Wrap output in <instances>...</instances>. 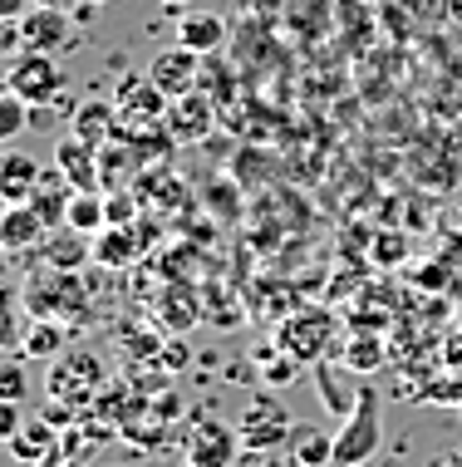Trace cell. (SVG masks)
Instances as JSON below:
<instances>
[{"label":"cell","instance_id":"obj_26","mask_svg":"<svg viewBox=\"0 0 462 467\" xmlns=\"http://www.w3.org/2000/svg\"><path fill=\"white\" fill-rule=\"evenodd\" d=\"M20 433V403H0V438H15Z\"/></svg>","mask_w":462,"mask_h":467},{"label":"cell","instance_id":"obj_13","mask_svg":"<svg viewBox=\"0 0 462 467\" xmlns=\"http://www.w3.org/2000/svg\"><path fill=\"white\" fill-rule=\"evenodd\" d=\"M74 138H84V143H94V148H104L108 143V133H118V104H104V99H89V104H79L74 109Z\"/></svg>","mask_w":462,"mask_h":467},{"label":"cell","instance_id":"obj_15","mask_svg":"<svg viewBox=\"0 0 462 467\" xmlns=\"http://www.w3.org/2000/svg\"><path fill=\"white\" fill-rule=\"evenodd\" d=\"M45 217L30 207V202H10V212H5V222H0V242H5L10 251H25V246H35V242H45Z\"/></svg>","mask_w":462,"mask_h":467},{"label":"cell","instance_id":"obj_11","mask_svg":"<svg viewBox=\"0 0 462 467\" xmlns=\"http://www.w3.org/2000/svg\"><path fill=\"white\" fill-rule=\"evenodd\" d=\"M281 339L295 359H320L324 345H330V320L324 315H295V320H285Z\"/></svg>","mask_w":462,"mask_h":467},{"label":"cell","instance_id":"obj_7","mask_svg":"<svg viewBox=\"0 0 462 467\" xmlns=\"http://www.w3.org/2000/svg\"><path fill=\"white\" fill-rule=\"evenodd\" d=\"M98 379H104L98 359H89V355H65L55 369H49V394H55L59 403H79V399H89L94 389H98Z\"/></svg>","mask_w":462,"mask_h":467},{"label":"cell","instance_id":"obj_18","mask_svg":"<svg viewBox=\"0 0 462 467\" xmlns=\"http://www.w3.org/2000/svg\"><path fill=\"white\" fill-rule=\"evenodd\" d=\"M65 226H69V232H79V236L104 232V226H108V202H104V192H74Z\"/></svg>","mask_w":462,"mask_h":467},{"label":"cell","instance_id":"obj_6","mask_svg":"<svg viewBox=\"0 0 462 467\" xmlns=\"http://www.w3.org/2000/svg\"><path fill=\"white\" fill-rule=\"evenodd\" d=\"M20 40L30 49H40V55H59V49H69V40H74V20L59 5H35L30 16L20 20Z\"/></svg>","mask_w":462,"mask_h":467},{"label":"cell","instance_id":"obj_30","mask_svg":"<svg viewBox=\"0 0 462 467\" xmlns=\"http://www.w3.org/2000/svg\"><path fill=\"white\" fill-rule=\"evenodd\" d=\"M443 467H462V448H453V452H447V458H443Z\"/></svg>","mask_w":462,"mask_h":467},{"label":"cell","instance_id":"obj_23","mask_svg":"<svg viewBox=\"0 0 462 467\" xmlns=\"http://www.w3.org/2000/svg\"><path fill=\"white\" fill-rule=\"evenodd\" d=\"M379 355L384 349L374 345V339H354V345H349V369H359V374H369V369H379Z\"/></svg>","mask_w":462,"mask_h":467},{"label":"cell","instance_id":"obj_3","mask_svg":"<svg viewBox=\"0 0 462 467\" xmlns=\"http://www.w3.org/2000/svg\"><path fill=\"white\" fill-rule=\"evenodd\" d=\"M5 89L20 94L30 109H45V104H55V99L65 94V69L55 65V55L30 49V55H15V59H10Z\"/></svg>","mask_w":462,"mask_h":467},{"label":"cell","instance_id":"obj_19","mask_svg":"<svg viewBox=\"0 0 462 467\" xmlns=\"http://www.w3.org/2000/svg\"><path fill=\"white\" fill-rule=\"evenodd\" d=\"M139 251H143V242H139V232H133V226H108L104 242L94 246V256L104 261V266H128Z\"/></svg>","mask_w":462,"mask_h":467},{"label":"cell","instance_id":"obj_4","mask_svg":"<svg viewBox=\"0 0 462 467\" xmlns=\"http://www.w3.org/2000/svg\"><path fill=\"white\" fill-rule=\"evenodd\" d=\"M162 119H168V94L153 79H128L118 89V133L158 129Z\"/></svg>","mask_w":462,"mask_h":467},{"label":"cell","instance_id":"obj_17","mask_svg":"<svg viewBox=\"0 0 462 467\" xmlns=\"http://www.w3.org/2000/svg\"><path fill=\"white\" fill-rule=\"evenodd\" d=\"M168 119H172V138H202L207 133V123H211V104L207 99H197V94H187V99H172V109H168Z\"/></svg>","mask_w":462,"mask_h":467},{"label":"cell","instance_id":"obj_25","mask_svg":"<svg viewBox=\"0 0 462 467\" xmlns=\"http://www.w3.org/2000/svg\"><path fill=\"white\" fill-rule=\"evenodd\" d=\"M104 202H108V226H133V197H118V192H104Z\"/></svg>","mask_w":462,"mask_h":467},{"label":"cell","instance_id":"obj_10","mask_svg":"<svg viewBox=\"0 0 462 467\" xmlns=\"http://www.w3.org/2000/svg\"><path fill=\"white\" fill-rule=\"evenodd\" d=\"M178 45L192 49V55H211V49L227 45V20L211 16V10H192V16L178 20Z\"/></svg>","mask_w":462,"mask_h":467},{"label":"cell","instance_id":"obj_5","mask_svg":"<svg viewBox=\"0 0 462 467\" xmlns=\"http://www.w3.org/2000/svg\"><path fill=\"white\" fill-rule=\"evenodd\" d=\"M241 452V428H227L221 419H202L187 443V467H231Z\"/></svg>","mask_w":462,"mask_h":467},{"label":"cell","instance_id":"obj_9","mask_svg":"<svg viewBox=\"0 0 462 467\" xmlns=\"http://www.w3.org/2000/svg\"><path fill=\"white\" fill-rule=\"evenodd\" d=\"M148 79H153L168 99H187V94H192V84H197V55H192V49H182V45L178 49H162L153 65H148Z\"/></svg>","mask_w":462,"mask_h":467},{"label":"cell","instance_id":"obj_8","mask_svg":"<svg viewBox=\"0 0 462 467\" xmlns=\"http://www.w3.org/2000/svg\"><path fill=\"white\" fill-rule=\"evenodd\" d=\"M55 168L74 182V192H98L104 187V178H98V148L74 138V133L55 143Z\"/></svg>","mask_w":462,"mask_h":467},{"label":"cell","instance_id":"obj_2","mask_svg":"<svg viewBox=\"0 0 462 467\" xmlns=\"http://www.w3.org/2000/svg\"><path fill=\"white\" fill-rule=\"evenodd\" d=\"M241 448L246 452H276L291 443V433H295V419H291V409H285V399L276 394H256L252 403H246V413H241Z\"/></svg>","mask_w":462,"mask_h":467},{"label":"cell","instance_id":"obj_14","mask_svg":"<svg viewBox=\"0 0 462 467\" xmlns=\"http://www.w3.org/2000/svg\"><path fill=\"white\" fill-rule=\"evenodd\" d=\"M40 178H45V168L35 158H25V153L0 158V197L5 202H30L35 187H40Z\"/></svg>","mask_w":462,"mask_h":467},{"label":"cell","instance_id":"obj_20","mask_svg":"<svg viewBox=\"0 0 462 467\" xmlns=\"http://www.w3.org/2000/svg\"><path fill=\"white\" fill-rule=\"evenodd\" d=\"M10 452H15L20 462H35V458H45V452H55V433L35 419V423H25L15 438H10Z\"/></svg>","mask_w":462,"mask_h":467},{"label":"cell","instance_id":"obj_27","mask_svg":"<svg viewBox=\"0 0 462 467\" xmlns=\"http://www.w3.org/2000/svg\"><path fill=\"white\" fill-rule=\"evenodd\" d=\"M55 345H59V330H49V325H35L30 349H55Z\"/></svg>","mask_w":462,"mask_h":467},{"label":"cell","instance_id":"obj_21","mask_svg":"<svg viewBox=\"0 0 462 467\" xmlns=\"http://www.w3.org/2000/svg\"><path fill=\"white\" fill-rule=\"evenodd\" d=\"M25 129H30V104L5 89V99H0V138H15Z\"/></svg>","mask_w":462,"mask_h":467},{"label":"cell","instance_id":"obj_1","mask_svg":"<svg viewBox=\"0 0 462 467\" xmlns=\"http://www.w3.org/2000/svg\"><path fill=\"white\" fill-rule=\"evenodd\" d=\"M384 443V413H379V394L364 384L354 399V409L344 413L340 433H334V467H364Z\"/></svg>","mask_w":462,"mask_h":467},{"label":"cell","instance_id":"obj_31","mask_svg":"<svg viewBox=\"0 0 462 467\" xmlns=\"http://www.w3.org/2000/svg\"><path fill=\"white\" fill-rule=\"evenodd\" d=\"M162 5H187V0H162Z\"/></svg>","mask_w":462,"mask_h":467},{"label":"cell","instance_id":"obj_16","mask_svg":"<svg viewBox=\"0 0 462 467\" xmlns=\"http://www.w3.org/2000/svg\"><path fill=\"white\" fill-rule=\"evenodd\" d=\"M291 458L301 462V467H324V462H334V433H324V428L315 423H295V433H291Z\"/></svg>","mask_w":462,"mask_h":467},{"label":"cell","instance_id":"obj_22","mask_svg":"<svg viewBox=\"0 0 462 467\" xmlns=\"http://www.w3.org/2000/svg\"><path fill=\"white\" fill-rule=\"evenodd\" d=\"M25 394H30V384H25L20 359H5V369H0V399H5V403H20Z\"/></svg>","mask_w":462,"mask_h":467},{"label":"cell","instance_id":"obj_24","mask_svg":"<svg viewBox=\"0 0 462 467\" xmlns=\"http://www.w3.org/2000/svg\"><path fill=\"white\" fill-rule=\"evenodd\" d=\"M79 236V232H74ZM74 236H59V246H45V256L55 261V266H74V261H84V242L74 246Z\"/></svg>","mask_w":462,"mask_h":467},{"label":"cell","instance_id":"obj_12","mask_svg":"<svg viewBox=\"0 0 462 467\" xmlns=\"http://www.w3.org/2000/svg\"><path fill=\"white\" fill-rule=\"evenodd\" d=\"M69 202H74V182L59 168H45V178H40V187H35L30 207L45 217V226H59L69 217Z\"/></svg>","mask_w":462,"mask_h":467},{"label":"cell","instance_id":"obj_32","mask_svg":"<svg viewBox=\"0 0 462 467\" xmlns=\"http://www.w3.org/2000/svg\"><path fill=\"white\" fill-rule=\"evenodd\" d=\"M84 5H104V0H84Z\"/></svg>","mask_w":462,"mask_h":467},{"label":"cell","instance_id":"obj_29","mask_svg":"<svg viewBox=\"0 0 462 467\" xmlns=\"http://www.w3.org/2000/svg\"><path fill=\"white\" fill-rule=\"evenodd\" d=\"M261 467H301L295 458H281V452H266V458H261Z\"/></svg>","mask_w":462,"mask_h":467},{"label":"cell","instance_id":"obj_28","mask_svg":"<svg viewBox=\"0 0 462 467\" xmlns=\"http://www.w3.org/2000/svg\"><path fill=\"white\" fill-rule=\"evenodd\" d=\"M162 364H168V369H182V364H187L182 345H168V359H162Z\"/></svg>","mask_w":462,"mask_h":467}]
</instances>
